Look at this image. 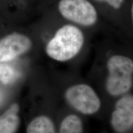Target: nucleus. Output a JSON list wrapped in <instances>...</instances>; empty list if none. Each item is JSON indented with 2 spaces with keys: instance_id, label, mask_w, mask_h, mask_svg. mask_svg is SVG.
Wrapping results in <instances>:
<instances>
[{
  "instance_id": "nucleus-1",
  "label": "nucleus",
  "mask_w": 133,
  "mask_h": 133,
  "mask_svg": "<svg viewBox=\"0 0 133 133\" xmlns=\"http://www.w3.org/2000/svg\"><path fill=\"white\" fill-rule=\"evenodd\" d=\"M82 31L74 25H65L55 33L46 45V52L57 62H64L75 57L84 46Z\"/></svg>"
},
{
  "instance_id": "nucleus-2",
  "label": "nucleus",
  "mask_w": 133,
  "mask_h": 133,
  "mask_svg": "<svg viewBox=\"0 0 133 133\" xmlns=\"http://www.w3.org/2000/svg\"><path fill=\"white\" fill-rule=\"evenodd\" d=\"M107 76L105 87L114 97L128 94L133 83V61L120 54L111 56L107 62Z\"/></svg>"
},
{
  "instance_id": "nucleus-3",
  "label": "nucleus",
  "mask_w": 133,
  "mask_h": 133,
  "mask_svg": "<svg viewBox=\"0 0 133 133\" xmlns=\"http://www.w3.org/2000/svg\"><path fill=\"white\" fill-rule=\"evenodd\" d=\"M64 98L69 105L83 115L91 116L101 110V98L94 88L85 83L69 86L64 92Z\"/></svg>"
},
{
  "instance_id": "nucleus-4",
  "label": "nucleus",
  "mask_w": 133,
  "mask_h": 133,
  "mask_svg": "<svg viewBox=\"0 0 133 133\" xmlns=\"http://www.w3.org/2000/svg\"><path fill=\"white\" fill-rule=\"evenodd\" d=\"M58 9L64 19L83 26H91L97 21L96 9L88 0H61Z\"/></svg>"
},
{
  "instance_id": "nucleus-5",
  "label": "nucleus",
  "mask_w": 133,
  "mask_h": 133,
  "mask_svg": "<svg viewBox=\"0 0 133 133\" xmlns=\"http://www.w3.org/2000/svg\"><path fill=\"white\" fill-rule=\"evenodd\" d=\"M110 123L116 133H126L133 128V95L126 94L116 101Z\"/></svg>"
},
{
  "instance_id": "nucleus-6",
  "label": "nucleus",
  "mask_w": 133,
  "mask_h": 133,
  "mask_svg": "<svg viewBox=\"0 0 133 133\" xmlns=\"http://www.w3.org/2000/svg\"><path fill=\"white\" fill-rule=\"evenodd\" d=\"M32 46L31 39L25 35L14 33L0 39V63L12 61L27 52Z\"/></svg>"
},
{
  "instance_id": "nucleus-7",
  "label": "nucleus",
  "mask_w": 133,
  "mask_h": 133,
  "mask_svg": "<svg viewBox=\"0 0 133 133\" xmlns=\"http://www.w3.org/2000/svg\"><path fill=\"white\" fill-rule=\"evenodd\" d=\"M19 105L16 103L0 115V133H16L19 129L21 119L18 115Z\"/></svg>"
},
{
  "instance_id": "nucleus-8",
  "label": "nucleus",
  "mask_w": 133,
  "mask_h": 133,
  "mask_svg": "<svg viewBox=\"0 0 133 133\" xmlns=\"http://www.w3.org/2000/svg\"><path fill=\"white\" fill-rule=\"evenodd\" d=\"M26 133H56L53 121L46 115H39L31 120L26 127Z\"/></svg>"
},
{
  "instance_id": "nucleus-9",
  "label": "nucleus",
  "mask_w": 133,
  "mask_h": 133,
  "mask_svg": "<svg viewBox=\"0 0 133 133\" xmlns=\"http://www.w3.org/2000/svg\"><path fill=\"white\" fill-rule=\"evenodd\" d=\"M82 119L76 114L66 115L61 121L57 133H83Z\"/></svg>"
},
{
  "instance_id": "nucleus-10",
  "label": "nucleus",
  "mask_w": 133,
  "mask_h": 133,
  "mask_svg": "<svg viewBox=\"0 0 133 133\" xmlns=\"http://www.w3.org/2000/svg\"><path fill=\"white\" fill-rule=\"evenodd\" d=\"M16 72L9 65L0 63V80L4 84H9L14 80Z\"/></svg>"
},
{
  "instance_id": "nucleus-11",
  "label": "nucleus",
  "mask_w": 133,
  "mask_h": 133,
  "mask_svg": "<svg viewBox=\"0 0 133 133\" xmlns=\"http://www.w3.org/2000/svg\"><path fill=\"white\" fill-rule=\"evenodd\" d=\"M95 1L105 3L114 9H118L121 7L124 0H95Z\"/></svg>"
},
{
  "instance_id": "nucleus-12",
  "label": "nucleus",
  "mask_w": 133,
  "mask_h": 133,
  "mask_svg": "<svg viewBox=\"0 0 133 133\" xmlns=\"http://www.w3.org/2000/svg\"><path fill=\"white\" fill-rule=\"evenodd\" d=\"M131 17H132V21L133 24V1L132 3V7H131Z\"/></svg>"
},
{
  "instance_id": "nucleus-13",
  "label": "nucleus",
  "mask_w": 133,
  "mask_h": 133,
  "mask_svg": "<svg viewBox=\"0 0 133 133\" xmlns=\"http://www.w3.org/2000/svg\"><path fill=\"white\" fill-rule=\"evenodd\" d=\"M0 101H1V96H0Z\"/></svg>"
}]
</instances>
